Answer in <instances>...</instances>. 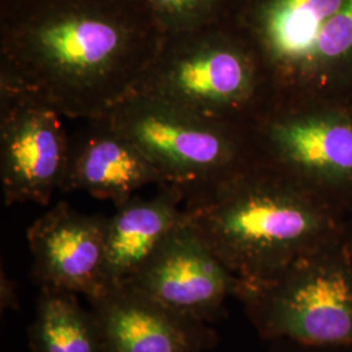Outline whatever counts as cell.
<instances>
[{"instance_id": "30bf717a", "label": "cell", "mask_w": 352, "mask_h": 352, "mask_svg": "<svg viewBox=\"0 0 352 352\" xmlns=\"http://www.w3.org/2000/svg\"><path fill=\"white\" fill-rule=\"evenodd\" d=\"M107 217L81 213L58 202L28 228L32 276L39 289L81 294L93 300L107 289L104 248Z\"/></svg>"}, {"instance_id": "5b68a950", "label": "cell", "mask_w": 352, "mask_h": 352, "mask_svg": "<svg viewBox=\"0 0 352 352\" xmlns=\"http://www.w3.org/2000/svg\"><path fill=\"white\" fill-rule=\"evenodd\" d=\"M347 0H240L232 16L264 74L267 110L309 101L316 47Z\"/></svg>"}, {"instance_id": "4fadbf2b", "label": "cell", "mask_w": 352, "mask_h": 352, "mask_svg": "<svg viewBox=\"0 0 352 352\" xmlns=\"http://www.w3.org/2000/svg\"><path fill=\"white\" fill-rule=\"evenodd\" d=\"M158 188L151 199L133 196L116 206L109 218L104 248L107 289L128 283L170 232L186 221L184 192L173 184Z\"/></svg>"}, {"instance_id": "ba28073f", "label": "cell", "mask_w": 352, "mask_h": 352, "mask_svg": "<svg viewBox=\"0 0 352 352\" xmlns=\"http://www.w3.org/2000/svg\"><path fill=\"white\" fill-rule=\"evenodd\" d=\"M62 116L33 94L0 89V179L7 206H46L62 189L71 154Z\"/></svg>"}, {"instance_id": "8992f818", "label": "cell", "mask_w": 352, "mask_h": 352, "mask_svg": "<svg viewBox=\"0 0 352 352\" xmlns=\"http://www.w3.org/2000/svg\"><path fill=\"white\" fill-rule=\"evenodd\" d=\"M258 154L325 195L352 189V113L343 104L265 111L253 123Z\"/></svg>"}, {"instance_id": "e0dca14e", "label": "cell", "mask_w": 352, "mask_h": 352, "mask_svg": "<svg viewBox=\"0 0 352 352\" xmlns=\"http://www.w3.org/2000/svg\"><path fill=\"white\" fill-rule=\"evenodd\" d=\"M343 106H346V107H347V109H349V110L352 113V93L350 94V97L347 98V101L343 103Z\"/></svg>"}, {"instance_id": "5bb4252c", "label": "cell", "mask_w": 352, "mask_h": 352, "mask_svg": "<svg viewBox=\"0 0 352 352\" xmlns=\"http://www.w3.org/2000/svg\"><path fill=\"white\" fill-rule=\"evenodd\" d=\"M28 340L33 352H106L93 309H85L77 294L64 289H41Z\"/></svg>"}, {"instance_id": "9c48e42d", "label": "cell", "mask_w": 352, "mask_h": 352, "mask_svg": "<svg viewBox=\"0 0 352 352\" xmlns=\"http://www.w3.org/2000/svg\"><path fill=\"white\" fill-rule=\"evenodd\" d=\"M126 285L176 315L206 322L236 294L239 278L184 221Z\"/></svg>"}, {"instance_id": "2e32d148", "label": "cell", "mask_w": 352, "mask_h": 352, "mask_svg": "<svg viewBox=\"0 0 352 352\" xmlns=\"http://www.w3.org/2000/svg\"><path fill=\"white\" fill-rule=\"evenodd\" d=\"M0 305L3 312L8 309L20 308L17 285L12 278L4 274V270H1V277H0Z\"/></svg>"}, {"instance_id": "7c38bea8", "label": "cell", "mask_w": 352, "mask_h": 352, "mask_svg": "<svg viewBox=\"0 0 352 352\" xmlns=\"http://www.w3.org/2000/svg\"><path fill=\"white\" fill-rule=\"evenodd\" d=\"M88 123L87 132L71 144L60 190H84L96 199L113 201L116 208L140 189L164 186V177L136 144L101 118Z\"/></svg>"}, {"instance_id": "8fae6325", "label": "cell", "mask_w": 352, "mask_h": 352, "mask_svg": "<svg viewBox=\"0 0 352 352\" xmlns=\"http://www.w3.org/2000/svg\"><path fill=\"white\" fill-rule=\"evenodd\" d=\"M89 302L106 352H205L214 344L205 322L176 315L128 285Z\"/></svg>"}, {"instance_id": "6da1fadb", "label": "cell", "mask_w": 352, "mask_h": 352, "mask_svg": "<svg viewBox=\"0 0 352 352\" xmlns=\"http://www.w3.org/2000/svg\"><path fill=\"white\" fill-rule=\"evenodd\" d=\"M164 37L141 0H0V89L97 119L136 90Z\"/></svg>"}, {"instance_id": "3957f363", "label": "cell", "mask_w": 352, "mask_h": 352, "mask_svg": "<svg viewBox=\"0 0 352 352\" xmlns=\"http://www.w3.org/2000/svg\"><path fill=\"white\" fill-rule=\"evenodd\" d=\"M133 93L241 126L267 110L261 64L232 19L166 34Z\"/></svg>"}, {"instance_id": "9a60e30c", "label": "cell", "mask_w": 352, "mask_h": 352, "mask_svg": "<svg viewBox=\"0 0 352 352\" xmlns=\"http://www.w3.org/2000/svg\"><path fill=\"white\" fill-rule=\"evenodd\" d=\"M240 0H141L164 34L232 19Z\"/></svg>"}, {"instance_id": "7a4b0ae2", "label": "cell", "mask_w": 352, "mask_h": 352, "mask_svg": "<svg viewBox=\"0 0 352 352\" xmlns=\"http://www.w3.org/2000/svg\"><path fill=\"white\" fill-rule=\"evenodd\" d=\"M186 221L227 269L264 282L309 257L334 228L324 195L260 154L184 193Z\"/></svg>"}, {"instance_id": "277c9868", "label": "cell", "mask_w": 352, "mask_h": 352, "mask_svg": "<svg viewBox=\"0 0 352 352\" xmlns=\"http://www.w3.org/2000/svg\"><path fill=\"white\" fill-rule=\"evenodd\" d=\"M138 145L164 184L184 193L230 174L258 155L253 129L133 93L101 116Z\"/></svg>"}, {"instance_id": "52a82bcc", "label": "cell", "mask_w": 352, "mask_h": 352, "mask_svg": "<svg viewBox=\"0 0 352 352\" xmlns=\"http://www.w3.org/2000/svg\"><path fill=\"white\" fill-rule=\"evenodd\" d=\"M307 260L264 282L239 279L236 294L269 334L316 344L351 340V285L340 270L312 269Z\"/></svg>"}]
</instances>
